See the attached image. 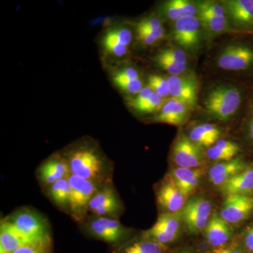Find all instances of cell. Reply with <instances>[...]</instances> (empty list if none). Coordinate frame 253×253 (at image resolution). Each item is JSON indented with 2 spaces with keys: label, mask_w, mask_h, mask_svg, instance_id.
Segmentation results:
<instances>
[{
  "label": "cell",
  "mask_w": 253,
  "mask_h": 253,
  "mask_svg": "<svg viewBox=\"0 0 253 253\" xmlns=\"http://www.w3.org/2000/svg\"><path fill=\"white\" fill-rule=\"evenodd\" d=\"M62 154L73 175L100 184L113 182V163L93 141L84 139L73 144Z\"/></svg>",
  "instance_id": "obj_1"
},
{
  "label": "cell",
  "mask_w": 253,
  "mask_h": 253,
  "mask_svg": "<svg viewBox=\"0 0 253 253\" xmlns=\"http://www.w3.org/2000/svg\"><path fill=\"white\" fill-rule=\"evenodd\" d=\"M4 219L26 236L31 244L52 245L49 221L35 208H18Z\"/></svg>",
  "instance_id": "obj_2"
},
{
  "label": "cell",
  "mask_w": 253,
  "mask_h": 253,
  "mask_svg": "<svg viewBox=\"0 0 253 253\" xmlns=\"http://www.w3.org/2000/svg\"><path fill=\"white\" fill-rule=\"evenodd\" d=\"M243 92L231 85H219L208 92L205 106L212 117L221 121H229L239 111L243 104Z\"/></svg>",
  "instance_id": "obj_3"
},
{
  "label": "cell",
  "mask_w": 253,
  "mask_h": 253,
  "mask_svg": "<svg viewBox=\"0 0 253 253\" xmlns=\"http://www.w3.org/2000/svg\"><path fill=\"white\" fill-rule=\"evenodd\" d=\"M79 226L82 232L88 237L104 241L112 247L125 243L129 234V229L116 218L89 214Z\"/></svg>",
  "instance_id": "obj_4"
},
{
  "label": "cell",
  "mask_w": 253,
  "mask_h": 253,
  "mask_svg": "<svg viewBox=\"0 0 253 253\" xmlns=\"http://www.w3.org/2000/svg\"><path fill=\"white\" fill-rule=\"evenodd\" d=\"M71 190L68 215L81 224L89 215V204L94 195L104 184L71 174L68 177ZM108 184V183H107Z\"/></svg>",
  "instance_id": "obj_5"
},
{
  "label": "cell",
  "mask_w": 253,
  "mask_h": 253,
  "mask_svg": "<svg viewBox=\"0 0 253 253\" xmlns=\"http://www.w3.org/2000/svg\"><path fill=\"white\" fill-rule=\"evenodd\" d=\"M218 67L229 71H249L253 69V46L247 43H233L219 53Z\"/></svg>",
  "instance_id": "obj_6"
},
{
  "label": "cell",
  "mask_w": 253,
  "mask_h": 253,
  "mask_svg": "<svg viewBox=\"0 0 253 253\" xmlns=\"http://www.w3.org/2000/svg\"><path fill=\"white\" fill-rule=\"evenodd\" d=\"M88 212L92 215L118 219L123 212V205L113 182L104 184L96 191L89 203Z\"/></svg>",
  "instance_id": "obj_7"
},
{
  "label": "cell",
  "mask_w": 253,
  "mask_h": 253,
  "mask_svg": "<svg viewBox=\"0 0 253 253\" xmlns=\"http://www.w3.org/2000/svg\"><path fill=\"white\" fill-rule=\"evenodd\" d=\"M212 212V205L203 197H194L181 210V219L191 234H199L207 226Z\"/></svg>",
  "instance_id": "obj_8"
},
{
  "label": "cell",
  "mask_w": 253,
  "mask_h": 253,
  "mask_svg": "<svg viewBox=\"0 0 253 253\" xmlns=\"http://www.w3.org/2000/svg\"><path fill=\"white\" fill-rule=\"evenodd\" d=\"M181 221V211L176 213H162L158 216L154 225L143 231L141 236L161 244H169L179 235Z\"/></svg>",
  "instance_id": "obj_9"
},
{
  "label": "cell",
  "mask_w": 253,
  "mask_h": 253,
  "mask_svg": "<svg viewBox=\"0 0 253 253\" xmlns=\"http://www.w3.org/2000/svg\"><path fill=\"white\" fill-rule=\"evenodd\" d=\"M172 155L173 161L179 168H200L206 163L203 148L184 134L176 138L173 145Z\"/></svg>",
  "instance_id": "obj_10"
},
{
  "label": "cell",
  "mask_w": 253,
  "mask_h": 253,
  "mask_svg": "<svg viewBox=\"0 0 253 253\" xmlns=\"http://www.w3.org/2000/svg\"><path fill=\"white\" fill-rule=\"evenodd\" d=\"M201 23L196 16L183 18L174 22L172 38L177 45L190 51H196L201 46Z\"/></svg>",
  "instance_id": "obj_11"
},
{
  "label": "cell",
  "mask_w": 253,
  "mask_h": 253,
  "mask_svg": "<svg viewBox=\"0 0 253 253\" xmlns=\"http://www.w3.org/2000/svg\"><path fill=\"white\" fill-rule=\"evenodd\" d=\"M36 179L41 189L48 187L56 181L68 178L71 170L62 153L55 154L44 160L37 169Z\"/></svg>",
  "instance_id": "obj_12"
},
{
  "label": "cell",
  "mask_w": 253,
  "mask_h": 253,
  "mask_svg": "<svg viewBox=\"0 0 253 253\" xmlns=\"http://www.w3.org/2000/svg\"><path fill=\"white\" fill-rule=\"evenodd\" d=\"M172 98L194 109L197 106L199 81L193 75L170 76L167 78Z\"/></svg>",
  "instance_id": "obj_13"
},
{
  "label": "cell",
  "mask_w": 253,
  "mask_h": 253,
  "mask_svg": "<svg viewBox=\"0 0 253 253\" xmlns=\"http://www.w3.org/2000/svg\"><path fill=\"white\" fill-rule=\"evenodd\" d=\"M253 211V197L240 195L226 196L220 211V217L228 224L242 222Z\"/></svg>",
  "instance_id": "obj_14"
},
{
  "label": "cell",
  "mask_w": 253,
  "mask_h": 253,
  "mask_svg": "<svg viewBox=\"0 0 253 253\" xmlns=\"http://www.w3.org/2000/svg\"><path fill=\"white\" fill-rule=\"evenodd\" d=\"M223 4L235 31L253 32V0H229Z\"/></svg>",
  "instance_id": "obj_15"
},
{
  "label": "cell",
  "mask_w": 253,
  "mask_h": 253,
  "mask_svg": "<svg viewBox=\"0 0 253 253\" xmlns=\"http://www.w3.org/2000/svg\"><path fill=\"white\" fill-rule=\"evenodd\" d=\"M156 200L160 207L167 212L181 211L186 204V198L168 174L156 190Z\"/></svg>",
  "instance_id": "obj_16"
},
{
  "label": "cell",
  "mask_w": 253,
  "mask_h": 253,
  "mask_svg": "<svg viewBox=\"0 0 253 253\" xmlns=\"http://www.w3.org/2000/svg\"><path fill=\"white\" fill-rule=\"evenodd\" d=\"M192 109H194L179 100L170 98L166 100L162 109L156 113L152 121L173 126H181L189 119Z\"/></svg>",
  "instance_id": "obj_17"
},
{
  "label": "cell",
  "mask_w": 253,
  "mask_h": 253,
  "mask_svg": "<svg viewBox=\"0 0 253 253\" xmlns=\"http://www.w3.org/2000/svg\"><path fill=\"white\" fill-rule=\"evenodd\" d=\"M247 167V165L241 158L216 163L209 169L210 181L214 185L219 187Z\"/></svg>",
  "instance_id": "obj_18"
},
{
  "label": "cell",
  "mask_w": 253,
  "mask_h": 253,
  "mask_svg": "<svg viewBox=\"0 0 253 253\" xmlns=\"http://www.w3.org/2000/svg\"><path fill=\"white\" fill-rule=\"evenodd\" d=\"M204 171L201 168H177L173 169L169 175L187 199L199 186Z\"/></svg>",
  "instance_id": "obj_19"
},
{
  "label": "cell",
  "mask_w": 253,
  "mask_h": 253,
  "mask_svg": "<svg viewBox=\"0 0 253 253\" xmlns=\"http://www.w3.org/2000/svg\"><path fill=\"white\" fill-rule=\"evenodd\" d=\"M204 232L208 243L216 248L225 245L232 236L230 226L217 214L210 219Z\"/></svg>",
  "instance_id": "obj_20"
},
{
  "label": "cell",
  "mask_w": 253,
  "mask_h": 253,
  "mask_svg": "<svg viewBox=\"0 0 253 253\" xmlns=\"http://www.w3.org/2000/svg\"><path fill=\"white\" fill-rule=\"evenodd\" d=\"M219 188L226 196H249L253 192V167L246 168Z\"/></svg>",
  "instance_id": "obj_21"
},
{
  "label": "cell",
  "mask_w": 253,
  "mask_h": 253,
  "mask_svg": "<svg viewBox=\"0 0 253 253\" xmlns=\"http://www.w3.org/2000/svg\"><path fill=\"white\" fill-rule=\"evenodd\" d=\"M167 250L166 245L141 236L134 241L113 246L109 253H166Z\"/></svg>",
  "instance_id": "obj_22"
},
{
  "label": "cell",
  "mask_w": 253,
  "mask_h": 253,
  "mask_svg": "<svg viewBox=\"0 0 253 253\" xmlns=\"http://www.w3.org/2000/svg\"><path fill=\"white\" fill-rule=\"evenodd\" d=\"M31 244L29 240L2 218L0 225V253H12L23 245Z\"/></svg>",
  "instance_id": "obj_23"
},
{
  "label": "cell",
  "mask_w": 253,
  "mask_h": 253,
  "mask_svg": "<svg viewBox=\"0 0 253 253\" xmlns=\"http://www.w3.org/2000/svg\"><path fill=\"white\" fill-rule=\"evenodd\" d=\"M42 190L43 194L58 209L68 214L71 186L68 178L56 181Z\"/></svg>",
  "instance_id": "obj_24"
},
{
  "label": "cell",
  "mask_w": 253,
  "mask_h": 253,
  "mask_svg": "<svg viewBox=\"0 0 253 253\" xmlns=\"http://www.w3.org/2000/svg\"><path fill=\"white\" fill-rule=\"evenodd\" d=\"M161 10L163 14L168 19L174 22L183 18L196 16L198 14L196 3L188 0H170L166 1Z\"/></svg>",
  "instance_id": "obj_25"
},
{
  "label": "cell",
  "mask_w": 253,
  "mask_h": 253,
  "mask_svg": "<svg viewBox=\"0 0 253 253\" xmlns=\"http://www.w3.org/2000/svg\"><path fill=\"white\" fill-rule=\"evenodd\" d=\"M197 17L202 28L212 36H218L234 30L226 16H199Z\"/></svg>",
  "instance_id": "obj_26"
},
{
  "label": "cell",
  "mask_w": 253,
  "mask_h": 253,
  "mask_svg": "<svg viewBox=\"0 0 253 253\" xmlns=\"http://www.w3.org/2000/svg\"><path fill=\"white\" fill-rule=\"evenodd\" d=\"M189 138L193 142L203 149L204 148L208 149L219 140L212 134H210L203 124L194 126L190 131Z\"/></svg>",
  "instance_id": "obj_27"
},
{
  "label": "cell",
  "mask_w": 253,
  "mask_h": 253,
  "mask_svg": "<svg viewBox=\"0 0 253 253\" xmlns=\"http://www.w3.org/2000/svg\"><path fill=\"white\" fill-rule=\"evenodd\" d=\"M136 31L144 32L156 36L159 41L166 37L162 22L157 17L145 18L136 24Z\"/></svg>",
  "instance_id": "obj_28"
},
{
  "label": "cell",
  "mask_w": 253,
  "mask_h": 253,
  "mask_svg": "<svg viewBox=\"0 0 253 253\" xmlns=\"http://www.w3.org/2000/svg\"><path fill=\"white\" fill-rule=\"evenodd\" d=\"M113 81L116 83L118 87L122 90L131 94H137L144 88L142 81L139 79H131L121 76L117 73L113 76Z\"/></svg>",
  "instance_id": "obj_29"
},
{
  "label": "cell",
  "mask_w": 253,
  "mask_h": 253,
  "mask_svg": "<svg viewBox=\"0 0 253 253\" xmlns=\"http://www.w3.org/2000/svg\"><path fill=\"white\" fill-rule=\"evenodd\" d=\"M155 61L158 66L169 73L170 76H181L184 74L187 70V65L176 63L169 58L163 56L159 53L155 58Z\"/></svg>",
  "instance_id": "obj_30"
},
{
  "label": "cell",
  "mask_w": 253,
  "mask_h": 253,
  "mask_svg": "<svg viewBox=\"0 0 253 253\" xmlns=\"http://www.w3.org/2000/svg\"><path fill=\"white\" fill-rule=\"evenodd\" d=\"M198 8L197 16H225L226 11L224 4L217 1H204L196 3Z\"/></svg>",
  "instance_id": "obj_31"
},
{
  "label": "cell",
  "mask_w": 253,
  "mask_h": 253,
  "mask_svg": "<svg viewBox=\"0 0 253 253\" xmlns=\"http://www.w3.org/2000/svg\"><path fill=\"white\" fill-rule=\"evenodd\" d=\"M166 100L167 99H163L158 96L154 91L149 99L146 100L144 104L140 105L139 107L136 108L135 111L140 113H144V114L158 113L162 109Z\"/></svg>",
  "instance_id": "obj_32"
},
{
  "label": "cell",
  "mask_w": 253,
  "mask_h": 253,
  "mask_svg": "<svg viewBox=\"0 0 253 253\" xmlns=\"http://www.w3.org/2000/svg\"><path fill=\"white\" fill-rule=\"evenodd\" d=\"M148 84L158 96L166 99L169 96L168 79L158 75H151L148 78Z\"/></svg>",
  "instance_id": "obj_33"
},
{
  "label": "cell",
  "mask_w": 253,
  "mask_h": 253,
  "mask_svg": "<svg viewBox=\"0 0 253 253\" xmlns=\"http://www.w3.org/2000/svg\"><path fill=\"white\" fill-rule=\"evenodd\" d=\"M105 36L126 46H129L132 41V34L131 31L126 28H116L111 30Z\"/></svg>",
  "instance_id": "obj_34"
},
{
  "label": "cell",
  "mask_w": 253,
  "mask_h": 253,
  "mask_svg": "<svg viewBox=\"0 0 253 253\" xmlns=\"http://www.w3.org/2000/svg\"><path fill=\"white\" fill-rule=\"evenodd\" d=\"M207 156L209 159L212 160V161L224 162V161H229L234 159V158H235L234 157H235L236 155L224 151V150L219 149V148L213 145V146L208 148Z\"/></svg>",
  "instance_id": "obj_35"
},
{
  "label": "cell",
  "mask_w": 253,
  "mask_h": 253,
  "mask_svg": "<svg viewBox=\"0 0 253 253\" xmlns=\"http://www.w3.org/2000/svg\"><path fill=\"white\" fill-rule=\"evenodd\" d=\"M103 42H104L105 49L115 56H123L127 53L128 46L120 44L106 36H104Z\"/></svg>",
  "instance_id": "obj_36"
},
{
  "label": "cell",
  "mask_w": 253,
  "mask_h": 253,
  "mask_svg": "<svg viewBox=\"0 0 253 253\" xmlns=\"http://www.w3.org/2000/svg\"><path fill=\"white\" fill-rule=\"evenodd\" d=\"M52 245L26 244L12 253H51Z\"/></svg>",
  "instance_id": "obj_37"
},
{
  "label": "cell",
  "mask_w": 253,
  "mask_h": 253,
  "mask_svg": "<svg viewBox=\"0 0 253 253\" xmlns=\"http://www.w3.org/2000/svg\"><path fill=\"white\" fill-rule=\"evenodd\" d=\"M160 53L176 63L187 65V56H186V53L183 50L176 49V48H167V49L163 50Z\"/></svg>",
  "instance_id": "obj_38"
},
{
  "label": "cell",
  "mask_w": 253,
  "mask_h": 253,
  "mask_svg": "<svg viewBox=\"0 0 253 253\" xmlns=\"http://www.w3.org/2000/svg\"><path fill=\"white\" fill-rule=\"evenodd\" d=\"M152 89L149 87V86H145L141 89L139 94H136L134 99H131L129 101V105L133 109L135 110L136 108L139 107L140 105L144 104L145 101L148 99H149L150 96L153 94Z\"/></svg>",
  "instance_id": "obj_39"
},
{
  "label": "cell",
  "mask_w": 253,
  "mask_h": 253,
  "mask_svg": "<svg viewBox=\"0 0 253 253\" xmlns=\"http://www.w3.org/2000/svg\"><path fill=\"white\" fill-rule=\"evenodd\" d=\"M214 145L219 149L227 151V152L232 153V154H235L236 156L241 151V148L239 147V145L234 142V141L219 139Z\"/></svg>",
  "instance_id": "obj_40"
},
{
  "label": "cell",
  "mask_w": 253,
  "mask_h": 253,
  "mask_svg": "<svg viewBox=\"0 0 253 253\" xmlns=\"http://www.w3.org/2000/svg\"><path fill=\"white\" fill-rule=\"evenodd\" d=\"M137 32V38L139 42L145 45L150 46L156 44L157 42L160 41L156 36L149 33H144V32Z\"/></svg>",
  "instance_id": "obj_41"
},
{
  "label": "cell",
  "mask_w": 253,
  "mask_h": 253,
  "mask_svg": "<svg viewBox=\"0 0 253 253\" xmlns=\"http://www.w3.org/2000/svg\"><path fill=\"white\" fill-rule=\"evenodd\" d=\"M121 76H125L126 78H131V79H139L140 78L139 73L137 72L136 69L133 68H126L121 70L118 72Z\"/></svg>",
  "instance_id": "obj_42"
},
{
  "label": "cell",
  "mask_w": 253,
  "mask_h": 253,
  "mask_svg": "<svg viewBox=\"0 0 253 253\" xmlns=\"http://www.w3.org/2000/svg\"><path fill=\"white\" fill-rule=\"evenodd\" d=\"M245 244L250 251H253V225L248 228L246 231Z\"/></svg>",
  "instance_id": "obj_43"
},
{
  "label": "cell",
  "mask_w": 253,
  "mask_h": 253,
  "mask_svg": "<svg viewBox=\"0 0 253 253\" xmlns=\"http://www.w3.org/2000/svg\"><path fill=\"white\" fill-rule=\"evenodd\" d=\"M211 253H241L239 249H236L234 247H221L216 248L215 249L213 250Z\"/></svg>",
  "instance_id": "obj_44"
},
{
  "label": "cell",
  "mask_w": 253,
  "mask_h": 253,
  "mask_svg": "<svg viewBox=\"0 0 253 253\" xmlns=\"http://www.w3.org/2000/svg\"><path fill=\"white\" fill-rule=\"evenodd\" d=\"M247 132L249 139L253 144V109L252 113L250 115L249 121L247 123Z\"/></svg>",
  "instance_id": "obj_45"
}]
</instances>
